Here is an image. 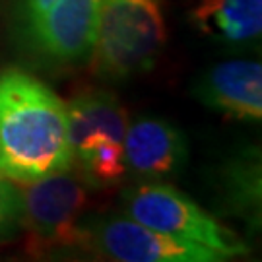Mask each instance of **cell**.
<instances>
[{
	"label": "cell",
	"mask_w": 262,
	"mask_h": 262,
	"mask_svg": "<svg viewBox=\"0 0 262 262\" xmlns=\"http://www.w3.org/2000/svg\"><path fill=\"white\" fill-rule=\"evenodd\" d=\"M43 256H45V262H122L78 245L49 249L47 253H43Z\"/></svg>",
	"instance_id": "4fadbf2b"
},
{
	"label": "cell",
	"mask_w": 262,
	"mask_h": 262,
	"mask_svg": "<svg viewBox=\"0 0 262 262\" xmlns=\"http://www.w3.org/2000/svg\"><path fill=\"white\" fill-rule=\"evenodd\" d=\"M68 113V144L88 134L107 132L124 140L128 126V113L119 97L105 90H84L66 105Z\"/></svg>",
	"instance_id": "30bf717a"
},
{
	"label": "cell",
	"mask_w": 262,
	"mask_h": 262,
	"mask_svg": "<svg viewBox=\"0 0 262 262\" xmlns=\"http://www.w3.org/2000/svg\"><path fill=\"white\" fill-rule=\"evenodd\" d=\"M78 247L122 262H229L210 247L154 231L126 215H82Z\"/></svg>",
	"instance_id": "5b68a950"
},
{
	"label": "cell",
	"mask_w": 262,
	"mask_h": 262,
	"mask_svg": "<svg viewBox=\"0 0 262 262\" xmlns=\"http://www.w3.org/2000/svg\"><path fill=\"white\" fill-rule=\"evenodd\" d=\"M18 192L19 229L29 235L33 253L78 245V224L88 204V185L72 169L28 183H14Z\"/></svg>",
	"instance_id": "277c9868"
},
{
	"label": "cell",
	"mask_w": 262,
	"mask_h": 262,
	"mask_svg": "<svg viewBox=\"0 0 262 262\" xmlns=\"http://www.w3.org/2000/svg\"><path fill=\"white\" fill-rule=\"evenodd\" d=\"M19 231L18 192L14 183L0 177V245L12 241Z\"/></svg>",
	"instance_id": "7c38bea8"
},
{
	"label": "cell",
	"mask_w": 262,
	"mask_h": 262,
	"mask_svg": "<svg viewBox=\"0 0 262 262\" xmlns=\"http://www.w3.org/2000/svg\"><path fill=\"white\" fill-rule=\"evenodd\" d=\"M126 175L136 181H165L183 173L188 159L185 132L159 117H140L128 122L124 140Z\"/></svg>",
	"instance_id": "52a82bcc"
},
{
	"label": "cell",
	"mask_w": 262,
	"mask_h": 262,
	"mask_svg": "<svg viewBox=\"0 0 262 262\" xmlns=\"http://www.w3.org/2000/svg\"><path fill=\"white\" fill-rule=\"evenodd\" d=\"M190 19L206 37L231 45L251 43L262 33V0H196Z\"/></svg>",
	"instance_id": "9c48e42d"
},
{
	"label": "cell",
	"mask_w": 262,
	"mask_h": 262,
	"mask_svg": "<svg viewBox=\"0 0 262 262\" xmlns=\"http://www.w3.org/2000/svg\"><path fill=\"white\" fill-rule=\"evenodd\" d=\"M103 0H55L24 35L51 62H78L90 56Z\"/></svg>",
	"instance_id": "8992f818"
},
{
	"label": "cell",
	"mask_w": 262,
	"mask_h": 262,
	"mask_svg": "<svg viewBox=\"0 0 262 262\" xmlns=\"http://www.w3.org/2000/svg\"><path fill=\"white\" fill-rule=\"evenodd\" d=\"M64 169H70L66 103L24 70L0 72V177L28 183Z\"/></svg>",
	"instance_id": "6da1fadb"
},
{
	"label": "cell",
	"mask_w": 262,
	"mask_h": 262,
	"mask_svg": "<svg viewBox=\"0 0 262 262\" xmlns=\"http://www.w3.org/2000/svg\"><path fill=\"white\" fill-rule=\"evenodd\" d=\"M192 95L212 111L239 121L262 119V64L227 60L206 68L192 84Z\"/></svg>",
	"instance_id": "ba28073f"
},
{
	"label": "cell",
	"mask_w": 262,
	"mask_h": 262,
	"mask_svg": "<svg viewBox=\"0 0 262 262\" xmlns=\"http://www.w3.org/2000/svg\"><path fill=\"white\" fill-rule=\"evenodd\" d=\"M167 41L161 0H103L92 47V68L105 82L148 72Z\"/></svg>",
	"instance_id": "7a4b0ae2"
},
{
	"label": "cell",
	"mask_w": 262,
	"mask_h": 262,
	"mask_svg": "<svg viewBox=\"0 0 262 262\" xmlns=\"http://www.w3.org/2000/svg\"><path fill=\"white\" fill-rule=\"evenodd\" d=\"M55 0H14V16L21 33L53 4Z\"/></svg>",
	"instance_id": "5bb4252c"
},
{
	"label": "cell",
	"mask_w": 262,
	"mask_h": 262,
	"mask_svg": "<svg viewBox=\"0 0 262 262\" xmlns=\"http://www.w3.org/2000/svg\"><path fill=\"white\" fill-rule=\"evenodd\" d=\"M121 212L154 231L210 247L227 258L247 254L249 247L179 188L163 181H138L121 194Z\"/></svg>",
	"instance_id": "3957f363"
},
{
	"label": "cell",
	"mask_w": 262,
	"mask_h": 262,
	"mask_svg": "<svg viewBox=\"0 0 262 262\" xmlns=\"http://www.w3.org/2000/svg\"><path fill=\"white\" fill-rule=\"evenodd\" d=\"M225 196L239 214L260 212V159L256 154H241L225 167Z\"/></svg>",
	"instance_id": "8fae6325"
}]
</instances>
